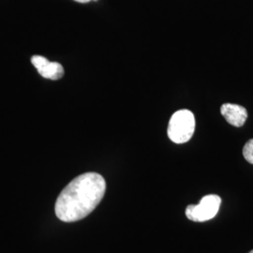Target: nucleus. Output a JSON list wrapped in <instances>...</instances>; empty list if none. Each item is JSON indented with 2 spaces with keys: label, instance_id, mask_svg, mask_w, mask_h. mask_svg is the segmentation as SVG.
Returning <instances> with one entry per match:
<instances>
[{
  "label": "nucleus",
  "instance_id": "f257e3e1",
  "mask_svg": "<svg viewBox=\"0 0 253 253\" xmlns=\"http://www.w3.org/2000/svg\"><path fill=\"white\" fill-rule=\"evenodd\" d=\"M106 191V182L97 172L75 177L55 202V215L64 222H74L87 217L99 206Z\"/></svg>",
  "mask_w": 253,
  "mask_h": 253
},
{
  "label": "nucleus",
  "instance_id": "f03ea898",
  "mask_svg": "<svg viewBox=\"0 0 253 253\" xmlns=\"http://www.w3.org/2000/svg\"><path fill=\"white\" fill-rule=\"evenodd\" d=\"M195 130V118L189 110H179L172 116L168 126V136L175 144L189 142Z\"/></svg>",
  "mask_w": 253,
  "mask_h": 253
},
{
  "label": "nucleus",
  "instance_id": "7ed1b4c3",
  "mask_svg": "<svg viewBox=\"0 0 253 253\" xmlns=\"http://www.w3.org/2000/svg\"><path fill=\"white\" fill-rule=\"evenodd\" d=\"M221 199L218 195L210 194L203 197L199 205H190L186 208V216L192 221L204 222L215 217L217 215Z\"/></svg>",
  "mask_w": 253,
  "mask_h": 253
},
{
  "label": "nucleus",
  "instance_id": "20e7f679",
  "mask_svg": "<svg viewBox=\"0 0 253 253\" xmlns=\"http://www.w3.org/2000/svg\"><path fill=\"white\" fill-rule=\"evenodd\" d=\"M31 63L35 67L43 78L50 80L61 79L64 75V68L61 64L57 62H51L44 56L33 55L31 58Z\"/></svg>",
  "mask_w": 253,
  "mask_h": 253
},
{
  "label": "nucleus",
  "instance_id": "39448f33",
  "mask_svg": "<svg viewBox=\"0 0 253 253\" xmlns=\"http://www.w3.org/2000/svg\"><path fill=\"white\" fill-rule=\"evenodd\" d=\"M220 113L229 124L237 127L243 126L248 118L247 110L234 103H224L220 108Z\"/></svg>",
  "mask_w": 253,
  "mask_h": 253
},
{
  "label": "nucleus",
  "instance_id": "423d86ee",
  "mask_svg": "<svg viewBox=\"0 0 253 253\" xmlns=\"http://www.w3.org/2000/svg\"><path fill=\"white\" fill-rule=\"evenodd\" d=\"M243 155L247 162L253 164V139L247 142L243 148Z\"/></svg>",
  "mask_w": 253,
  "mask_h": 253
},
{
  "label": "nucleus",
  "instance_id": "0eeeda50",
  "mask_svg": "<svg viewBox=\"0 0 253 253\" xmlns=\"http://www.w3.org/2000/svg\"><path fill=\"white\" fill-rule=\"evenodd\" d=\"M74 1L79 2V3H88V2H90L92 0H74Z\"/></svg>",
  "mask_w": 253,
  "mask_h": 253
},
{
  "label": "nucleus",
  "instance_id": "6e6552de",
  "mask_svg": "<svg viewBox=\"0 0 253 253\" xmlns=\"http://www.w3.org/2000/svg\"><path fill=\"white\" fill-rule=\"evenodd\" d=\"M253 253V251H252V252H250V253Z\"/></svg>",
  "mask_w": 253,
  "mask_h": 253
},
{
  "label": "nucleus",
  "instance_id": "1a4fd4ad",
  "mask_svg": "<svg viewBox=\"0 0 253 253\" xmlns=\"http://www.w3.org/2000/svg\"><path fill=\"white\" fill-rule=\"evenodd\" d=\"M92 1H98V0H92Z\"/></svg>",
  "mask_w": 253,
  "mask_h": 253
}]
</instances>
